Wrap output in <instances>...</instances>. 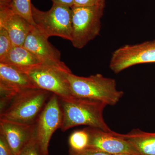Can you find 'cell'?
Wrapping results in <instances>:
<instances>
[{
	"label": "cell",
	"mask_w": 155,
	"mask_h": 155,
	"mask_svg": "<svg viewBox=\"0 0 155 155\" xmlns=\"http://www.w3.org/2000/svg\"><path fill=\"white\" fill-rule=\"evenodd\" d=\"M60 99L62 112L61 128L63 131L79 125H87L106 132L113 131L106 123L103 112L106 106L99 101L72 97Z\"/></svg>",
	"instance_id": "6da1fadb"
},
{
	"label": "cell",
	"mask_w": 155,
	"mask_h": 155,
	"mask_svg": "<svg viewBox=\"0 0 155 155\" xmlns=\"http://www.w3.org/2000/svg\"><path fill=\"white\" fill-rule=\"evenodd\" d=\"M72 96L99 101L107 106L116 105L124 95L118 90L116 81L101 74L81 77L69 73L67 75Z\"/></svg>",
	"instance_id": "7a4b0ae2"
},
{
	"label": "cell",
	"mask_w": 155,
	"mask_h": 155,
	"mask_svg": "<svg viewBox=\"0 0 155 155\" xmlns=\"http://www.w3.org/2000/svg\"><path fill=\"white\" fill-rule=\"evenodd\" d=\"M53 94L40 88L30 89L17 94L11 104L0 113V120L32 125Z\"/></svg>",
	"instance_id": "3957f363"
},
{
	"label": "cell",
	"mask_w": 155,
	"mask_h": 155,
	"mask_svg": "<svg viewBox=\"0 0 155 155\" xmlns=\"http://www.w3.org/2000/svg\"><path fill=\"white\" fill-rule=\"evenodd\" d=\"M35 27L43 36L48 38L58 36L71 41L72 35V11L70 7L53 3L48 11L39 10L31 6Z\"/></svg>",
	"instance_id": "277c9868"
},
{
	"label": "cell",
	"mask_w": 155,
	"mask_h": 155,
	"mask_svg": "<svg viewBox=\"0 0 155 155\" xmlns=\"http://www.w3.org/2000/svg\"><path fill=\"white\" fill-rule=\"evenodd\" d=\"M106 4L93 6H73L72 35L73 46L82 49L100 34L101 19Z\"/></svg>",
	"instance_id": "5b68a950"
},
{
	"label": "cell",
	"mask_w": 155,
	"mask_h": 155,
	"mask_svg": "<svg viewBox=\"0 0 155 155\" xmlns=\"http://www.w3.org/2000/svg\"><path fill=\"white\" fill-rule=\"evenodd\" d=\"M148 63H155V40L117 49L112 54L110 68L117 74L132 66Z\"/></svg>",
	"instance_id": "8992f818"
},
{
	"label": "cell",
	"mask_w": 155,
	"mask_h": 155,
	"mask_svg": "<svg viewBox=\"0 0 155 155\" xmlns=\"http://www.w3.org/2000/svg\"><path fill=\"white\" fill-rule=\"evenodd\" d=\"M23 72L29 76L38 88L55 94L60 99L73 97L67 79L68 72L43 64Z\"/></svg>",
	"instance_id": "52a82bcc"
},
{
	"label": "cell",
	"mask_w": 155,
	"mask_h": 155,
	"mask_svg": "<svg viewBox=\"0 0 155 155\" xmlns=\"http://www.w3.org/2000/svg\"><path fill=\"white\" fill-rule=\"evenodd\" d=\"M62 116L59 98L53 94L35 123V140L45 155H49L50 140L55 130L61 128Z\"/></svg>",
	"instance_id": "ba28073f"
},
{
	"label": "cell",
	"mask_w": 155,
	"mask_h": 155,
	"mask_svg": "<svg viewBox=\"0 0 155 155\" xmlns=\"http://www.w3.org/2000/svg\"><path fill=\"white\" fill-rule=\"evenodd\" d=\"M23 46L37 57L42 64L70 73L71 70L61 61L60 52L39 32L35 27L31 31Z\"/></svg>",
	"instance_id": "9c48e42d"
},
{
	"label": "cell",
	"mask_w": 155,
	"mask_h": 155,
	"mask_svg": "<svg viewBox=\"0 0 155 155\" xmlns=\"http://www.w3.org/2000/svg\"><path fill=\"white\" fill-rule=\"evenodd\" d=\"M85 129L89 136L87 147L110 155L122 153L138 155L128 141L119 136L118 133L115 131L106 132L101 129L91 127Z\"/></svg>",
	"instance_id": "30bf717a"
},
{
	"label": "cell",
	"mask_w": 155,
	"mask_h": 155,
	"mask_svg": "<svg viewBox=\"0 0 155 155\" xmlns=\"http://www.w3.org/2000/svg\"><path fill=\"white\" fill-rule=\"evenodd\" d=\"M35 123L27 125L0 120V135L5 139L14 155H19L35 138Z\"/></svg>",
	"instance_id": "8fae6325"
},
{
	"label": "cell",
	"mask_w": 155,
	"mask_h": 155,
	"mask_svg": "<svg viewBox=\"0 0 155 155\" xmlns=\"http://www.w3.org/2000/svg\"><path fill=\"white\" fill-rule=\"evenodd\" d=\"M0 27L6 29L13 46H23L28 34L34 26L11 8L0 9Z\"/></svg>",
	"instance_id": "7c38bea8"
},
{
	"label": "cell",
	"mask_w": 155,
	"mask_h": 155,
	"mask_svg": "<svg viewBox=\"0 0 155 155\" xmlns=\"http://www.w3.org/2000/svg\"><path fill=\"white\" fill-rule=\"evenodd\" d=\"M34 88H38L26 73L8 64L0 63V89L18 94Z\"/></svg>",
	"instance_id": "4fadbf2b"
},
{
	"label": "cell",
	"mask_w": 155,
	"mask_h": 155,
	"mask_svg": "<svg viewBox=\"0 0 155 155\" xmlns=\"http://www.w3.org/2000/svg\"><path fill=\"white\" fill-rule=\"evenodd\" d=\"M0 63L19 69L22 72L42 64L35 55L23 46H13Z\"/></svg>",
	"instance_id": "5bb4252c"
},
{
	"label": "cell",
	"mask_w": 155,
	"mask_h": 155,
	"mask_svg": "<svg viewBox=\"0 0 155 155\" xmlns=\"http://www.w3.org/2000/svg\"><path fill=\"white\" fill-rule=\"evenodd\" d=\"M118 134L132 146L139 155H155V132L134 129L126 134Z\"/></svg>",
	"instance_id": "9a60e30c"
},
{
	"label": "cell",
	"mask_w": 155,
	"mask_h": 155,
	"mask_svg": "<svg viewBox=\"0 0 155 155\" xmlns=\"http://www.w3.org/2000/svg\"><path fill=\"white\" fill-rule=\"evenodd\" d=\"M89 136L88 132L84 129L74 131L69 137V142L70 151H81L88 147Z\"/></svg>",
	"instance_id": "2e32d148"
},
{
	"label": "cell",
	"mask_w": 155,
	"mask_h": 155,
	"mask_svg": "<svg viewBox=\"0 0 155 155\" xmlns=\"http://www.w3.org/2000/svg\"><path fill=\"white\" fill-rule=\"evenodd\" d=\"M31 6V0H13L11 8L14 13L23 17L35 27Z\"/></svg>",
	"instance_id": "e0dca14e"
},
{
	"label": "cell",
	"mask_w": 155,
	"mask_h": 155,
	"mask_svg": "<svg viewBox=\"0 0 155 155\" xmlns=\"http://www.w3.org/2000/svg\"><path fill=\"white\" fill-rule=\"evenodd\" d=\"M13 46L7 31L3 27H0V60L7 55Z\"/></svg>",
	"instance_id": "ac0fdd59"
},
{
	"label": "cell",
	"mask_w": 155,
	"mask_h": 155,
	"mask_svg": "<svg viewBox=\"0 0 155 155\" xmlns=\"http://www.w3.org/2000/svg\"><path fill=\"white\" fill-rule=\"evenodd\" d=\"M18 155H45L40 148L35 138L31 141Z\"/></svg>",
	"instance_id": "d6986e66"
},
{
	"label": "cell",
	"mask_w": 155,
	"mask_h": 155,
	"mask_svg": "<svg viewBox=\"0 0 155 155\" xmlns=\"http://www.w3.org/2000/svg\"><path fill=\"white\" fill-rule=\"evenodd\" d=\"M103 4H106V0H74V6H93Z\"/></svg>",
	"instance_id": "ffe728a7"
},
{
	"label": "cell",
	"mask_w": 155,
	"mask_h": 155,
	"mask_svg": "<svg viewBox=\"0 0 155 155\" xmlns=\"http://www.w3.org/2000/svg\"><path fill=\"white\" fill-rule=\"evenodd\" d=\"M68 155H111L107 153L103 152L101 151L87 147L86 149L81 151L75 152L70 151V153Z\"/></svg>",
	"instance_id": "44dd1931"
},
{
	"label": "cell",
	"mask_w": 155,
	"mask_h": 155,
	"mask_svg": "<svg viewBox=\"0 0 155 155\" xmlns=\"http://www.w3.org/2000/svg\"><path fill=\"white\" fill-rule=\"evenodd\" d=\"M0 155H14L5 138L0 135Z\"/></svg>",
	"instance_id": "7402d4cb"
},
{
	"label": "cell",
	"mask_w": 155,
	"mask_h": 155,
	"mask_svg": "<svg viewBox=\"0 0 155 155\" xmlns=\"http://www.w3.org/2000/svg\"><path fill=\"white\" fill-rule=\"evenodd\" d=\"M53 3L63 5L72 8L74 6V0H51Z\"/></svg>",
	"instance_id": "603a6c76"
},
{
	"label": "cell",
	"mask_w": 155,
	"mask_h": 155,
	"mask_svg": "<svg viewBox=\"0 0 155 155\" xmlns=\"http://www.w3.org/2000/svg\"><path fill=\"white\" fill-rule=\"evenodd\" d=\"M13 0H0V9L11 8Z\"/></svg>",
	"instance_id": "cb8c5ba5"
},
{
	"label": "cell",
	"mask_w": 155,
	"mask_h": 155,
	"mask_svg": "<svg viewBox=\"0 0 155 155\" xmlns=\"http://www.w3.org/2000/svg\"><path fill=\"white\" fill-rule=\"evenodd\" d=\"M111 155H138L135 154L128 153H122L116 154Z\"/></svg>",
	"instance_id": "d4e9b609"
}]
</instances>
